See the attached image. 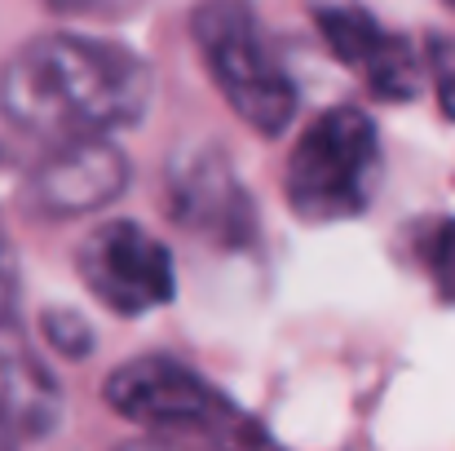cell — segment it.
<instances>
[{"label": "cell", "mask_w": 455, "mask_h": 451, "mask_svg": "<svg viewBox=\"0 0 455 451\" xmlns=\"http://www.w3.org/2000/svg\"><path fill=\"white\" fill-rule=\"evenodd\" d=\"M107 403L129 421L168 439L208 443L217 451H261L266 439L221 390L172 358H133L107 381Z\"/></svg>", "instance_id": "obj_3"}, {"label": "cell", "mask_w": 455, "mask_h": 451, "mask_svg": "<svg viewBox=\"0 0 455 451\" xmlns=\"http://www.w3.org/2000/svg\"><path fill=\"white\" fill-rule=\"evenodd\" d=\"M129 181V164L111 138L102 142H62L36 164L27 199L44 217H80L111 204Z\"/></svg>", "instance_id": "obj_8"}, {"label": "cell", "mask_w": 455, "mask_h": 451, "mask_svg": "<svg viewBox=\"0 0 455 451\" xmlns=\"http://www.w3.org/2000/svg\"><path fill=\"white\" fill-rule=\"evenodd\" d=\"M190 36L235 116L257 133L279 138L297 116V85L252 0H199Z\"/></svg>", "instance_id": "obj_2"}, {"label": "cell", "mask_w": 455, "mask_h": 451, "mask_svg": "<svg viewBox=\"0 0 455 451\" xmlns=\"http://www.w3.org/2000/svg\"><path fill=\"white\" fill-rule=\"evenodd\" d=\"M425 266L438 284V293L455 301V221H438L425 239Z\"/></svg>", "instance_id": "obj_10"}, {"label": "cell", "mask_w": 455, "mask_h": 451, "mask_svg": "<svg viewBox=\"0 0 455 451\" xmlns=\"http://www.w3.org/2000/svg\"><path fill=\"white\" fill-rule=\"evenodd\" d=\"M380 181V138L358 107L323 111L288 159V204L305 221H345L367 213Z\"/></svg>", "instance_id": "obj_4"}, {"label": "cell", "mask_w": 455, "mask_h": 451, "mask_svg": "<svg viewBox=\"0 0 455 451\" xmlns=\"http://www.w3.org/2000/svg\"><path fill=\"white\" fill-rule=\"evenodd\" d=\"M80 275L93 297L120 314H147L177 288L172 253L138 221L98 226L80 248Z\"/></svg>", "instance_id": "obj_5"}, {"label": "cell", "mask_w": 455, "mask_h": 451, "mask_svg": "<svg viewBox=\"0 0 455 451\" xmlns=\"http://www.w3.org/2000/svg\"><path fill=\"white\" fill-rule=\"evenodd\" d=\"M44 4L76 18H116V13H129L138 0H44Z\"/></svg>", "instance_id": "obj_12"}, {"label": "cell", "mask_w": 455, "mask_h": 451, "mask_svg": "<svg viewBox=\"0 0 455 451\" xmlns=\"http://www.w3.org/2000/svg\"><path fill=\"white\" fill-rule=\"evenodd\" d=\"M172 217L212 244H243L252 235V208L221 159H190L172 173Z\"/></svg>", "instance_id": "obj_9"}, {"label": "cell", "mask_w": 455, "mask_h": 451, "mask_svg": "<svg viewBox=\"0 0 455 451\" xmlns=\"http://www.w3.org/2000/svg\"><path fill=\"white\" fill-rule=\"evenodd\" d=\"M58 407V385L18 327V262L0 226V439L49 434Z\"/></svg>", "instance_id": "obj_6"}, {"label": "cell", "mask_w": 455, "mask_h": 451, "mask_svg": "<svg viewBox=\"0 0 455 451\" xmlns=\"http://www.w3.org/2000/svg\"><path fill=\"white\" fill-rule=\"evenodd\" d=\"M447 4H451V9H455V0H447Z\"/></svg>", "instance_id": "obj_13"}, {"label": "cell", "mask_w": 455, "mask_h": 451, "mask_svg": "<svg viewBox=\"0 0 455 451\" xmlns=\"http://www.w3.org/2000/svg\"><path fill=\"white\" fill-rule=\"evenodd\" d=\"M425 67H429V80H434V93H438L447 120H455V40L451 36H429Z\"/></svg>", "instance_id": "obj_11"}, {"label": "cell", "mask_w": 455, "mask_h": 451, "mask_svg": "<svg viewBox=\"0 0 455 451\" xmlns=\"http://www.w3.org/2000/svg\"><path fill=\"white\" fill-rule=\"evenodd\" d=\"M151 107V67L102 36L49 31L0 62V116L49 142H102Z\"/></svg>", "instance_id": "obj_1"}, {"label": "cell", "mask_w": 455, "mask_h": 451, "mask_svg": "<svg viewBox=\"0 0 455 451\" xmlns=\"http://www.w3.org/2000/svg\"><path fill=\"white\" fill-rule=\"evenodd\" d=\"M318 36L327 49L385 102H411L420 93V58L407 36H394L363 4H318Z\"/></svg>", "instance_id": "obj_7"}]
</instances>
